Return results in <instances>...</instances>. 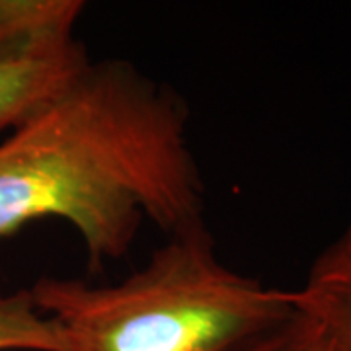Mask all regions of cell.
I'll return each mask as SVG.
<instances>
[{"mask_svg": "<svg viewBox=\"0 0 351 351\" xmlns=\"http://www.w3.org/2000/svg\"><path fill=\"white\" fill-rule=\"evenodd\" d=\"M203 211L184 101L127 61H88L0 143V239L57 217L96 269L145 219L174 237L205 226Z\"/></svg>", "mask_w": 351, "mask_h": 351, "instance_id": "1", "label": "cell"}, {"mask_svg": "<svg viewBox=\"0 0 351 351\" xmlns=\"http://www.w3.org/2000/svg\"><path fill=\"white\" fill-rule=\"evenodd\" d=\"M29 293L63 351H239L297 311L293 291L221 262L207 226L170 237L121 283L41 277Z\"/></svg>", "mask_w": 351, "mask_h": 351, "instance_id": "2", "label": "cell"}, {"mask_svg": "<svg viewBox=\"0 0 351 351\" xmlns=\"http://www.w3.org/2000/svg\"><path fill=\"white\" fill-rule=\"evenodd\" d=\"M80 0H0V64L75 47Z\"/></svg>", "mask_w": 351, "mask_h": 351, "instance_id": "3", "label": "cell"}, {"mask_svg": "<svg viewBox=\"0 0 351 351\" xmlns=\"http://www.w3.org/2000/svg\"><path fill=\"white\" fill-rule=\"evenodd\" d=\"M295 308L324 328L339 351H351V225L313 263Z\"/></svg>", "mask_w": 351, "mask_h": 351, "instance_id": "4", "label": "cell"}, {"mask_svg": "<svg viewBox=\"0 0 351 351\" xmlns=\"http://www.w3.org/2000/svg\"><path fill=\"white\" fill-rule=\"evenodd\" d=\"M86 64L80 43L49 57L0 64V131L18 127L38 112Z\"/></svg>", "mask_w": 351, "mask_h": 351, "instance_id": "5", "label": "cell"}, {"mask_svg": "<svg viewBox=\"0 0 351 351\" xmlns=\"http://www.w3.org/2000/svg\"><path fill=\"white\" fill-rule=\"evenodd\" d=\"M0 351H63L59 326L36 306L29 289L0 297Z\"/></svg>", "mask_w": 351, "mask_h": 351, "instance_id": "6", "label": "cell"}, {"mask_svg": "<svg viewBox=\"0 0 351 351\" xmlns=\"http://www.w3.org/2000/svg\"><path fill=\"white\" fill-rule=\"evenodd\" d=\"M239 351H339L316 320L295 311L285 322L252 339Z\"/></svg>", "mask_w": 351, "mask_h": 351, "instance_id": "7", "label": "cell"}]
</instances>
